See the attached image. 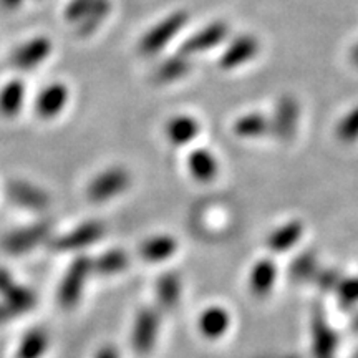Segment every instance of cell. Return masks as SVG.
Instances as JSON below:
<instances>
[{
  "mask_svg": "<svg viewBox=\"0 0 358 358\" xmlns=\"http://www.w3.org/2000/svg\"><path fill=\"white\" fill-rule=\"evenodd\" d=\"M57 42L52 35L37 32L27 35L7 52L8 71L19 77L30 78L47 69L57 55Z\"/></svg>",
  "mask_w": 358,
  "mask_h": 358,
  "instance_id": "6da1fadb",
  "label": "cell"
},
{
  "mask_svg": "<svg viewBox=\"0 0 358 358\" xmlns=\"http://www.w3.org/2000/svg\"><path fill=\"white\" fill-rule=\"evenodd\" d=\"M75 101V90L69 80L53 78L32 90L29 115L43 127H50L70 113Z\"/></svg>",
  "mask_w": 358,
  "mask_h": 358,
  "instance_id": "7a4b0ae2",
  "label": "cell"
},
{
  "mask_svg": "<svg viewBox=\"0 0 358 358\" xmlns=\"http://www.w3.org/2000/svg\"><path fill=\"white\" fill-rule=\"evenodd\" d=\"M131 185V171L124 164H105L88 178L83 194L90 204H108L123 196Z\"/></svg>",
  "mask_w": 358,
  "mask_h": 358,
  "instance_id": "3957f363",
  "label": "cell"
},
{
  "mask_svg": "<svg viewBox=\"0 0 358 358\" xmlns=\"http://www.w3.org/2000/svg\"><path fill=\"white\" fill-rule=\"evenodd\" d=\"M189 22V13L176 10L146 29L136 40V53L141 58H158L181 35Z\"/></svg>",
  "mask_w": 358,
  "mask_h": 358,
  "instance_id": "277c9868",
  "label": "cell"
},
{
  "mask_svg": "<svg viewBox=\"0 0 358 358\" xmlns=\"http://www.w3.org/2000/svg\"><path fill=\"white\" fill-rule=\"evenodd\" d=\"M30 88L29 78L10 73L0 82V122L15 123L29 115Z\"/></svg>",
  "mask_w": 358,
  "mask_h": 358,
  "instance_id": "5b68a950",
  "label": "cell"
},
{
  "mask_svg": "<svg viewBox=\"0 0 358 358\" xmlns=\"http://www.w3.org/2000/svg\"><path fill=\"white\" fill-rule=\"evenodd\" d=\"M6 196L24 211L43 213L52 206V196L45 187L27 178H12L6 182Z\"/></svg>",
  "mask_w": 358,
  "mask_h": 358,
  "instance_id": "8992f818",
  "label": "cell"
},
{
  "mask_svg": "<svg viewBox=\"0 0 358 358\" xmlns=\"http://www.w3.org/2000/svg\"><path fill=\"white\" fill-rule=\"evenodd\" d=\"M115 8V0H93L82 19L70 29L71 35L78 42H90V40L96 38L98 35L105 32V29L113 19Z\"/></svg>",
  "mask_w": 358,
  "mask_h": 358,
  "instance_id": "52a82bcc",
  "label": "cell"
},
{
  "mask_svg": "<svg viewBox=\"0 0 358 358\" xmlns=\"http://www.w3.org/2000/svg\"><path fill=\"white\" fill-rule=\"evenodd\" d=\"M93 272V262L87 257L75 259L73 264L69 267L66 274L62 280L60 289H58V301H60L62 307L70 308L80 301L82 297L85 285L90 274Z\"/></svg>",
  "mask_w": 358,
  "mask_h": 358,
  "instance_id": "ba28073f",
  "label": "cell"
},
{
  "mask_svg": "<svg viewBox=\"0 0 358 358\" xmlns=\"http://www.w3.org/2000/svg\"><path fill=\"white\" fill-rule=\"evenodd\" d=\"M227 35H229V27L224 22H213V24H208L198 32L189 35L181 43L178 52L192 58L194 55H199V53L209 52L219 47L227 38Z\"/></svg>",
  "mask_w": 358,
  "mask_h": 358,
  "instance_id": "9c48e42d",
  "label": "cell"
},
{
  "mask_svg": "<svg viewBox=\"0 0 358 358\" xmlns=\"http://www.w3.org/2000/svg\"><path fill=\"white\" fill-rule=\"evenodd\" d=\"M52 234L50 222L40 221L35 222L29 227H22V229L12 231L3 237L2 248L7 250L8 254H25L27 250L37 248L38 244L45 243Z\"/></svg>",
  "mask_w": 358,
  "mask_h": 358,
  "instance_id": "30bf717a",
  "label": "cell"
},
{
  "mask_svg": "<svg viewBox=\"0 0 358 358\" xmlns=\"http://www.w3.org/2000/svg\"><path fill=\"white\" fill-rule=\"evenodd\" d=\"M103 234H105V226L100 221H88L73 227V229L65 232V234L58 236L55 241H52V245L58 252L80 250L98 243Z\"/></svg>",
  "mask_w": 358,
  "mask_h": 358,
  "instance_id": "8fae6325",
  "label": "cell"
},
{
  "mask_svg": "<svg viewBox=\"0 0 358 358\" xmlns=\"http://www.w3.org/2000/svg\"><path fill=\"white\" fill-rule=\"evenodd\" d=\"M299 118H301L299 103L292 96H282L271 118L272 133L284 141L292 140L297 131Z\"/></svg>",
  "mask_w": 358,
  "mask_h": 358,
  "instance_id": "7c38bea8",
  "label": "cell"
},
{
  "mask_svg": "<svg viewBox=\"0 0 358 358\" xmlns=\"http://www.w3.org/2000/svg\"><path fill=\"white\" fill-rule=\"evenodd\" d=\"M259 48H261V45H259V40L256 37H252V35H241V37L234 38L227 45L226 50L219 58V66L222 70L239 69V66L245 65L248 62L257 57Z\"/></svg>",
  "mask_w": 358,
  "mask_h": 358,
  "instance_id": "4fadbf2b",
  "label": "cell"
},
{
  "mask_svg": "<svg viewBox=\"0 0 358 358\" xmlns=\"http://www.w3.org/2000/svg\"><path fill=\"white\" fill-rule=\"evenodd\" d=\"M192 70V58L176 52L159 62L158 65L151 70V82L159 87H166L186 78Z\"/></svg>",
  "mask_w": 358,
  "mask_h": 358,
  "instance_id": "5bb4252c",
  "label": "cell"
},
{
  "mask_svg": "<svg viewBox=\"0 0 358 358\" xmlns=\"http://www.w3.org/2000/svg\"><path fill=\"white\" fill-rule=\"evenodd\" d=\"M201 133V123L194 116L179 113L164 123V138L173 146L191 145Z\"/></svg>",
  "mask_w": 358,
  "mask_h": 358,
  "instance_id": "9a60e30c",
  "label": "cell"
},
{
  "mask_svg": "<svg viewBox=\"0 0 358 358\" xmlns=\"http://www.w3.org/2000/svg\"><path fill=\"white\" fill-rule=\"evenodd\" d=\"M187 169L198 181H211L217 174L216 156L204 148H196L187 156Z\"/></svg>",
  "mask_w": 358,
  "mask_h": 358,
  "instance_id": "2e32d148",
  "label": "cell"
},
{
  "mask_svg": "<svg viewBox=\"0 0 358 358\" xmlns=\"http://www.w3.org/2000/svg\"><path fill=\"white\" fill-rule=\"evenodd\" d=\"M232 128L239 138H261L272 133L271 118L261 113H245L239 116Z\"/></svg>",
  "mask_w": 358,
  "mask_h": 358,
  "instance_id": "e0dca14e",
  "label": "cell"
},
{
  "mask_svg": "<svg viewBox=\"0 0 358 358\" xmlns=\"http://www.w3.org/2000/svg\"><path fill=\"white\" fill-rule=\"evenodd\" d=\"M48 348V335L40 329H34L22 337L17 358H42Z\"/></svg>",
  "mask_w": 358,
  "mask_h": 358,
  "instance_id": "ac0fdd59",
  "label": "cell"
},
{
  "mask_svg": "<svg viewBox=\"0 0 358 358\" xmlns=\"http://www.w3.org/2000/svg\"><path fill=\"white\" fill-rule=\"evenodd\" d=\"M2 295H3V303H6V306L15 313V315L29 312L30 308H34L35 302H37V299H35L32 290L20 287V285L17 284H13L12 287Z\"/></svg>",
  "mask_w": 358,
  "mask_h": 358,
  "instance_id": "d6986e66",
  "label": "cell"
},
{
  "mask_svg": "<svg viewBox=\"0 0 358 358\" xmlns=\"http://www.w3.org/2000/svg\"><path fill=\"white\" fill-rule=\"evenodd\" d=\"M155 338V317L151 313H143L138 317L133 332V343L140 352H145L151 347Z\"/></svg>",
  "mask_w": 358,
  "mask_h": 358,
  "instance_id": "ffe728a7",
  "label": "cell"
},
{
  "mask_svg": "<svg viewBox=\"0 0 358 358\" xmlns=\"http://www.w3.org/2000/svg\"><path fill=\"white\" fill-rule=\"evenodd\" d=\"M128 266V257L124 256L123 250H110V252L103 254L101 257H98L93 262V271L100 272L103 275H111L118 274L127 268Z\"/></svg>",
  "mask_w": 358,
  "mask_h": 358,
  "instance_id": "44dd1931",
  "label": "cell"
},
{
  "mask_svg": "<svg viewBox=\"0 0 358 358\" xmlns=\"http://www.w3.org/2000/svg\"><path fill=\"white\" fill-rule=\"evenodd\" d=\"M93 0H65L64 6L60 8V19L65 27H75V24L82 19L83 13L88 10Z\"/></svg>",
  "mask_w": 358,
  "mask_h": 358,
  "instance_id": "7402d4cb",
  "label": "cell"
},
{
  "mask_svg": "<svg viewBox=\"0 0 358 358\" xmlns=\"http://www.w3.org/2000/svg\"><path fill=\"white\" fill-rule=\"evenodd\" d=\"M335 134L342 143L358 141V106L352 108L340 120L337 128H335Z\"/></svg>",
  "mask_w": 358,
  "mask_h": 358,
  "instance_id": "603a6c76",
  "label": "cell"
},
{
  "mask_svg": "<svg viewBox=\"0 0 358 358\" xmlns=\"http://www.w3.org/2000/svg\"><path fill=\"white\" fill-rule=\"evenodd\" d=\"M173 249L174 243L169 237H155V239L143 244L141 254L143 257L150 259V261H158V259H164L168 254H171Z\"/></svg>",
  "mask_w": 358,
  "mask_h": 358,
  "instance_id": "cb8c5ba5",
  "label": "cell"
},
{
  "mask_svg": "<svg viewBox=\"0 0 358 358\" xmlns=\"http://www.w3.org/2000/svg\"><path fill=\"white\" fill-rule=\"evenodd\" d=\"M30 0H0V10L6 13H15L24 8Z\"/></svg>",
  "mask_w": 358,
  "mask_h": 358,
  "instance_id": "d4e9b609",
  "label": "cell"
},
{
  "mask_svg": "<svg viewBox=\"0 0 358 358\" xmlns=\"http://www.w3.org/2000/svg\"><path fill=\"white\" fill-rule=\"evenodd\" d=\"M13 284H15V282H12V277L8 275L6 271L0 268V294H6Z\"/></svg>",
  "mask_w": 358,
  "mask_h": 358,
  "instance_id": "484cf974",
  "label": "cell"
},
{
  "mask_svg": "<svg viewBox=\"0 0 358 358\" xmlns=\"http://www.w3.org/2000/svg\"><path fill=\"white\" fill-rule=\"evenodd\" d=\"M95 358H118V353H116L115 348L105 347V348H101V350L96 353Z\"/></svg>",
  "mask_w": 358,
  "mask_h": 358,
  "instance_id": "4316f807",
  "label": "cell"
},
{
  "mask_svg": "<svg viewBox=\"0 0 358 358\" xmlns=\"http://www.w3.org/2000/svg\"><path fill=\"white\" fill-rule=\"evenodd\" d=\"M350 60H352L353 65L358 66V42L353 45V48H352V52H350Z\"/></svg>",
  "mask_w": 358,
  "mask_h": 358,
  "instance_id": "83f0119b",
  "label": "cell"
}]
</instances>
